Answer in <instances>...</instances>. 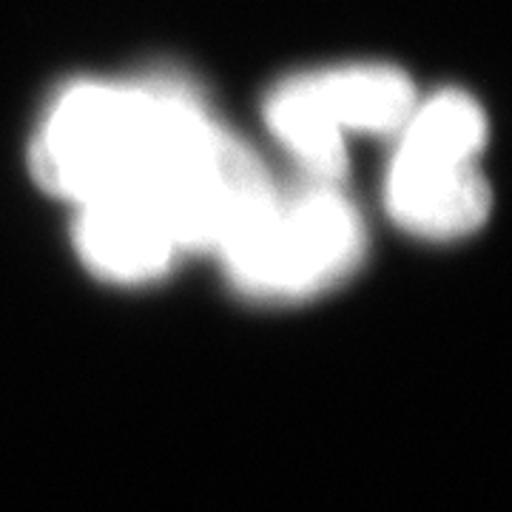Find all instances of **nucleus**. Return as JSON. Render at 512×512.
Masks as SVG:
<instances>
[{"label":"nucleus","instance_id":"obj_1","mask_svg":"<svg viewBox=\"0 0 512 512\" xmlns=\"http://www.w3.org/2000/svg\"><path fill=\"white\" fill-rule=\"evenodd\" d=\"M180 80L77 83L57 97L32 143V171L46 191L89 205L143 194L214 131Z\"/></svg>","mask_w":512,"mask_h":512},{"label":"nucleus","instance_id":"obj_2","mask_svg":"<svg viewBox=\"0 0 512 512\" xmlns=\"http://www.w3.org/2000/svg\"><path fill=\"white\" fill-rule=\"evenodd\" d=\"M365 225L333 183L274 191L220 251L228 279L262 302H302L342 285L365 256Z\"/></svg>","mask_w":512,"mask_h":512},{"label":"nucleus","instance_id":"obj_3","mask_svg":"<svg viewBox=\"0 0 512 512\" xmlns=\"http://www.w3.org/2000/svg\"><path fill=\"white\" fill-rule=\"evenodd\" d=\"M490 183L476 160L399 140L384 180V205L396 225L421 239H461L490 217Z\"/></svg>","mask_w":512,"mask_h":512},{"label":"nucleus","instance_id":"obj_4","mask_svg":"<svg viewBox=\"0 0 512 512\" xmlns=\"http://www.w3.org/2000/svg\"><path fill=\"white\" fill-rule=\"evenodd\" d=\"M74 245L92 274L117 285L154 282L183 254L157 205L143 194L80 205Z\"/></svg>","mask_w":512,"mask_h":512},{"label":"nucleus","instance_id":"obj_5","mask_svg":"<svg viewBox=\"0 0 512 512\" xmlns=\"http://www.w3.org/2000/svg\"><path fill=\"white\" fill-rule=\"evenodd\" d=\"M305 83L322 114L342 137L399 134L416 109V89L396 66L356 63L322 72H305Z\"/></svg>","mask_w":512,"mask_h":512},{"label":"nucleus","instance_id":"obj_6","mask_svg":"<svg viewBox=\"0 0 512 512\" xmlns=\"http://www.w3.org/2000/svg\"><path fill=\"white\" fill-rule=\"evenodd\" d=\"M265 120L302 171L316 183H336L348 171L345 137L330 126L302 74L288 77L265 100Z\"/></svg>","mask_w":512,"mask_h":512}]
</instances>
